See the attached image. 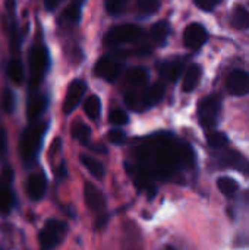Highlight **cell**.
Wrapping results in <instances>:
<instances>
[{"instance_id": "obj_21", "label": "cell", "mask_w": 249, "mask_h": 250, "mask_svg": "<svg viewBox=\"0 0 249 250\" xmlns=\"http://www.w3.org/2000/svg\"><path fill=\"white\" fill-rule=\"evenodd\" d=\"M169 32H170L169 23L166 21H160L156 25H153V28H151V38H153V41L156 44L163 45L167 41Z\"/></svg>"}, {"instance_id": "obj_11", "label": "cell", "mask_w": 249, "mask_h": 250, "mask_svg": "<svg viewBox=\"0 0 249 250\" xmlns=\"http://www.w3.org/2000/svg\"><path fill=\"white\" fill-rule=\"evenodd\" d=\"M12 171L9 168L0 176V212L7 214L13 207V195H12Z\"/></svg>"}, {"instance_id": "obj_24", "label": "cell", "mask_w": 249, "mask_h": 250, "mask_svg": "<svg viewBox=\"0 0 249 250\" xmlns=\"http://www.w3.org/2000/svg\"><path fill=\"white\" fill-rule=\"evenodd\" d=\"M217 188L220 189V192L225 195V196H227V198H232V196H235L236 193H238V190H239V185H238V182L236 180H233V179H230V177H220L219 180H217Z\"/></svg>"}, {"instance_id": "obj_35", "label": "cell", "mask_w": 249, "mask_h": 250, "mask_svg": "<svg viewBox=\"0 0 249 250\" xmlns=\"http://www.w3.org/2000/svg\"><path fill=\"white\" fill-rule=\"evenodd\" d=\"M222 0H195V4L200 7V9H203V10H205V12H210V10H213L219 3H220Z\"/></svg>"}, {"instance_id": "obj_6", "label": "cell", "mask_w": 249, "mask_h": 250, "mask_svg": "<svg viewBox=\"0 0 249 250\" xmlns=\"http://www.w3.org/2000/svg\"><path fill=\"white\" fill-rule=\"evenodd\" d=\"M84 196H85V202L88 205V208L97 215V227H103L107 221L106 217V198L103 195V192L95 188L92 183H85L84 186Z\"/></svg>"}, {"instance_id": "obj_31", "label": "cell", "mask_w": 249, "mask_h": 250, "mask_svg": "<svg viewBox=\"0 0 249 250\" xmlns=\"http://www.w3.org/2000/svg\"><path fill=\"white\" fill-rule=\"evenodd\" d=\"M128 1L129 0H106V9L110 15H117L125 9Z\"/></svg>"}, {"instance_id": "obj_4", "label": "cell", "mask_w": 249, "mask_h": 250, "mask_svg": "<svg viewBox=\"0 0 249 250\" xmlns=\"http://www.w3.org/2000/svg\"><path fill=\"white\" fill-rule=\"evenodd\" d=\"M142 29L138 25H132V23H123V25H117L113 26L104 37V42L107 45H122V44H128V42H134L136 40H139L142 37Z\"/></svg>"}, {"instance_id": "obj_10", "label": "cell", "mask_w": 249, "mask_h": 250, "mask_svg": "<svg viewBox=\"0 0 249 250\" xmlns=\"http://www.w3.org/2000/svg\"><path fill=\"white\" fill-rule=\"evenodd\" d=\"M85 89H87V85L81 79H75L68 86V92H66L65 103H63V111H65V114H70L78 107V104L81 103V100L84 97Z\"/></svg>"}, {"instance_id": "obj_34", "label": "cell", "mask_w": 249, "mask_h": 250, "mask_svg": "<svg viewBox=\"0 0 249 250\" xmlns=\"http://www.w3.org/2000/svg\"><path fill=\"white\" fill-rule=\"evenodd\" d=\"M13 105H15L13 94H12L10 89H6L4 94H3V108H4V111H6V113H12Z\"/></svg>"}, {"instance_id": "obj_30", "label": "cell", "mask_w": 249, "mask_h": 250, "mask_svg": "<svg viewBox=\"0 0 249 250\" xmlns=\"http://www.w3.org/2000/svg\"><path fill=\"white\" fill-rule=\"evenodd\" d=\"M109 120H110V123H112V125H114V126H123V125H126V123H128V114H126L123 110L116 108V110L110 111V114H109Z\"/></svg>"}, {"instance_id": "obj_1", "label": "cell", "mask_w": 249, "mask_h": 250, "mask_svg": "<svg viewBox=\"0 0 249 250\" xmlns=\"http://www.w3.org/2000/svg\"><path fill=\"white\" fill-rule=\"evenodd\" d=\"M139 168H142L150 177L169 179L181 168H189L194 164L192 148L176 139L169 133H160L153 136L147 144L138 149Z\"/></svg>"}, {"instance_id": "obj_16", "label": "cell", "mask_w": 249, "mask_h": 250, "mask_svg": "<svg viewBox=\"0 0 249 250\" xmlns=\"http://www.w3.org/2000/svg\"><path fill=\"white\" fill-rule=\"evenodd\" d=\"M201 66L200 64H191L186 72H185V76H183V83H182V89L185 92H192L200 81H201Z\"/></svg>"}, {"instance_id": "obj_17", "label": "cell", "mask_w": 249, "mask_h": 250, "mask_svg": "<svg viewBox=\"0 0 249 250\" xmlns=\"http://www.w3.org/2000/svg\"><path fill=\"white\" fill-rule=\"evenodd\" d=\"M182 69H183V63L182 62H178V60H173V62H163L158 64V72L160 75L167 79V81H172L175 82L181 73H182Z\"/></svg>"}, {"instance_id": "obj_20", "label": "cell", "mask_w": 249, "mask_h": 250, "mask_svg": "<svg viewBox=\"0 0 249 250\" xmlns=\"http://www.w3.org/2000/svg\"><path fill=\"white\" fill-rule=\"evenodd\" d=\"M126 79L134 88H142L148 81V72L144 67H134L126 73Z\"/></svg>"}, {"instance_id": "obj_14", "label": "cell", "mask_w": 249, "mask_h": 250, "mask_svg": "<svg viewBox=\"0 0 249 250\" xmlns=\"http://www.w3.org/2000/svg\"><path fill=\"white\" fill-rule=\"evenodd\" d=\"M223 164L249 176V161L236 151H226L223 154Z\"/></svg>"}, {"instance_id": "obj_36", "label": "cell", "mask_w": 249, "mask_h": 250, "mask_svg": "<svg viewBox=\"0 0 249 250\" xmlns=\"http://www.w3.org/2000/svg\"><path fill=\"white\" fill-rule=\"evenodd\" d=\"M235 246H238V248H247L249 246V236H239L238 239H236V242H235Z\"/></svg>"}, {"instance_id": "obj_9", "label": "cell", "mask_w": 249, "mask_h": 250, "mask_svg": "<svg viewBox=\"0 0 249 250\" xmlns=\"http://www.w3.org/2000/svg\"><path fill=\"white\" fill-rule=\"evenodd\" d=\"M227 91L235 97H242L249 94V72L236 69L227 76L226 82Z\"/></svg>"}, {"instance_id": "obj_8", "label": "cell", "mask_w": 249, "mask_h": 250, "mask_svg": "<svg viewBox=\"0 0 249 250\" xmlns=\"http://www.w3.org/2000/svg\"><path fill=\"white\" fill-rule=\"evenodd\" d=\"M120 69H122V66L116 59H113L112 56H103L97 62V64L94 67V72H95V75L98 78H101V79H104L107 82H113L119 76Z\"/></svg>"}, {"instance_id": "obj_19", "label": "cell", "mask_w": 249, "mask_h": 250, "mask_svg": "<svg viewBox=\"0 0 249 250\" xmlns=\"http://www.w3.org/2000/svg\"><path fill=\"white\" fill-rule=\"evenodd\" d=\"M81 163L84 164V167H85L95 179H103V177H104L106 168H104V166H103L98 160H95L94 157H90V155L82 154V155H81Z\"/></svg>"}, {"instance_id": "obj_5", "label": "cell", "mask_w": 249, "mask_h": 250, "mask_svg": "<svg viewBox=\"0 0 249 250\" xmlns=\"http://www.w3.org/2000/svg\"><path fill=\"white\" fill-rule=\"evenodd\" d=\"M220 110H222V103L219 97L210 95L203 98L198 105V120L201 126L205 129H213L217 125Z\"/></svg>"}, {"instance_id": "obj_13", "label": "cell", "mask_w": 249, "mask_h": 250, "mask_svg": "<svg viewBox=\"0 0 249 250\" xmlns=\"http://www.w3.org/2000/svg\"><path fill=\"white\" fill-rule=\"evenodd\" d=\"M45 189H47V180L43 173H35L28 179L26 190H28V195L31 199H34V201L41 199L45 193Z\"/></svg>"}, {"instance_id": "obj_22", "label": "cell", "mask_w": 249, "mask_h": 250, "mask_svg": "<svg viewBox=\"0 0 249 250\" xmlns=\"http://www.w3.org/2000/svg\"><path fill=\"white\" fill-rule=\"evenodd\" d=\"M7 76L10 78V81H13L15 83H22L23 81V64L21 60L18 59H12L7 64Z\"/></svg>"}, {"instance_id": "obj_27", "label": "cell", "mask_w": 249, "mask_h": 250, "mask_svg": "<svg viewBox=\"0 0 249 250\" xmlns=\"http://www.w3.org/2000/svg\"><path fill=\"white\" fill-rule=\"evenodd\" d=\"M125 103L126 105L131 108V110H136V111H141L144 110V105H142V94L132 89V91H128L125 94Z\"/></svg>"}, {"instance_id": "obj_3", "label": "cell", "mask_w": 249, "mask_h": 250, "mask_svg": "<svg viewBox=\"0 0 249 250\" xmlns=\"http://www.w3.org/2000/svg\"><path fill=\"white\" fill-rule=\"evenodd\" d=\"M48 69V53L44 45H34L29 53V86L37 88Z\"/></svg>"}, {"instance_id": "obj_23", "label": "cell", "mask_w": 249, "mask_h": 250, "mask_svg": "<svg viewBox=\"0 0 249 250\" xmlns=\"http://www.w3.org/2000/svg\"><path fill=\"white\" fill-rule=\"evenodd\" d=\"M84 110H85V114L90 119H92V120L98 119V116L101 113V101H100V98L97 95H90L84 103Z\"/></svg>"}, {"instance_id": "obj_2", "label": "cell", "mask_w": 249, "mask_h": 250, "mask_svg": "<svg viewBox=\"0 0 249 250\" xmlns=\"http://www.w3.org/2000/svg\"><path fill=\"white\" fill-rule=\"evenodd\" d=\"M45 129H47L45 123L35 122L23 130L22 138H21L19 151H21V157L25 163H31L35 158V155L40 149L43 136L45 133Z\"/></svg>"}, {"instance_id": "obj_25", "label": "cell", "mask_w": 249, "mask_h": 250, "mask_svg": "<svg viewBox=\"0 0 249 250\" xmlns=\"http://www.w3.org/2000/svg\"><path fill=\"white\" fill-rule=\"evenodd\" d=\"M232 25L236 29H248L249 28V10L245 7H236L232 15Z\"/></svg>"}, {"instance_id": "obj_38", "label": "cell", "mask_w": 249, "mask_h": 250, "mask_svg": "<svg viewBox=\"0 0 249 250\" xmlns=\"http://www.w3.org/2000/svg\"><path fill=\"white\" fill-rule=\"evenodd\" d=\"M60 1H62V0H44V4H45L47 10H54V9L59 6Z\"/></svg>"}, {"instance_id": "obj_32", "label": "cell", "mask_w": 249, "mask_h": 250, "mask_svg": "<svg viewBox=\"0 0 249 250\" xmlns=\"http://www.w3.org/2000/svg\"><path fill=\"white\" fill-rule=\"evenodd\" d=\"M63 18L66 21H69V22H78L79 18H81V7H78V6H75V4L70 3L65 9V12H63Z\"/></svg>"}, {"instance_id": "obj_28", "label": "cell", "mask_w": 249, "mask_h": 250, "mask_svg": "<svg viewBox=\"0 0 249 250\" xmlns=\"http://www.w3.org/2000/svg\"><path fill=\"white\" fill-rule=\"evenodd\" d=\"M158 7H160L158 0H138L136 1V10L142 16H150V15L156 13L158 10Z\"/></svg>"}, {"instance_id": "obj_7", "label": "cell", "mask_w": 249, "mask_h": 250, "mask_svg": "<svg viewBox=\"0 0 249 250\" xmlns=\"http://www.w3.org/2000/svg\"><path fill=\"white\" fill-rule=\"evenodd\" d=\"M66 224L59 220H50L44 224V229L40 233V243L43 250L54 249L66 234Z\"/></svg>"}, {"instance_id": "obj_29", "label": "cell", "mask_w": 249, "mask_h": 250, "mask_svg": "<svg viewBox=\"0 0 249 250\" xmlns=\"http://www.w3.org/2000/svg\"><path fill=\"white\" fill-rule=\"evenodd\" d=\"M207 141H208L210 146L217 148V149L219 148H225L227 145V142H229L227 136L225 133H222V132H211V133H208L207 135Z\"/></svg>"}, {"instance_id": "obj_40", "label": "cell", "mask_w": 249, "mask_h": 250, "mask_svg": "<svg viewBox=\"0 0 249 250\" xmlns=\"http://www.w3.org/2000/svg\"><path fill=\"white\" fill-rule=\"evenodd\" d=\"M247 199L249 201V190H248V193H247Z\"/></svg>"}, {"instance_id": "obj_33", "label": "cell", "mask_w": 249, "mask_h": 250, "mask_svg": "<svg viewBox=\"0 0 249 250\" xmlns=\"http://www.w3.org/2000/svg\"><path fill=\"white\" fill-rule=\"evenodd\" d=\"M109 141L116 145H122L126 141V135L120 129H113L109 132Z\"/></svg>"}, {"instance_id": "obj_12", "label": "cell", "mask_w": 249, "mask_h": 250, "mask_svg": "<svg viewBox=\"0 0 249 250\" xmlns=\"http://www.w3.org/2000/svg\"><path fill=\"white\" fill-rule=\"evenodd\" d=\"M207 38H208V34L201 23H191L186 26V29L183 32L185 45L192 50L200 48L207 41Z\"/></svg>"}, {"instance_id": "obj_15", "label": "cell", "mask_w": 249, "mask_h": 250, "mask_svg": "<svg viewBox=\"0 0 249 250\" xmlns=\"http://www.w3.org/2000/svg\"><path fill=\"white\" fill-rule=\"evenodd\" d=\"M47 105V98L43 94H32L28 100V107H26V114L29 120H37L41 113L44 111Z\"/></svg>"}, {"instance_id": "obj_18", "label": "cell", "mask_w": 249, "mask_h": 250, "mask_svg": "<svg viewBox=\"0 0 249 250\" xmlns=\"http://www.w3.org/2000/svg\"><path fill=\"white\" fill-rule=\"evenodd\" d=\"M163 95H164V85L163 83H154L153 86H150L145 92H142L144 110L148 108V107H153L158 101H161Z\"/></svg>"}, {"instance_id": "obj_26", "label": "cell", "mask_w": 249, "mask_h": 250, "mask_svg": "<svg viewBox=\"0 0 249 250\" xmlns=\"http://www.w3.org/2000/svg\"><path fill=\"white\" fill-rule=\"evenodd\" d=\"M72 136H73L78 142H81L82 145H87V144L90 142V138H91V129H90L85 123L76 122V123H73V126H72Z\"/></svg>"}, {"instance_id": "obj_39", "label": "cell", "mask_w": 249, "mask_h": 250, "mask_svg": "<svg viewBox=\"0 0 249 250\" xmlns=\"http://www.w3.org/2000/svg\"><path fill=\"white\" fill-rule=\"evenodd\" d=\"M87 0H72V4H75V6H78V7H81L84 3H85Z\"/></svg>"}, {"instance_id": "obj_37", "label": "cell", "mask_w": 249, "mask_h": 250, "mask_svg": "<svg viewBox=\"0 0 249 250\" xmlns=\"http://www.w3.org/2000/svg\"><path fill=\"white\" fill-rule=\"evenodd\" d=\"M4 151H6V133L3 127H0V157L4 154Z\"/></svg>"}]
</instances>
